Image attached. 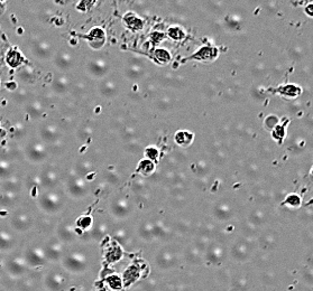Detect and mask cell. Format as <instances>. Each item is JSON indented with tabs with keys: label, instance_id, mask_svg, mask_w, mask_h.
Segmentation results:
<instances>
[{
	"label": "cell",
	"instance_id": "4",
	"mask_svg": "<svg viewBox=\"0 0 313 291\" xmlns=\"http://www.w3.org/2000/svg\"><path fill=\"white\" fill-rule=\"evenodd\" d=\"M27 268H28V264L24 258V254L11 255L10 258H8V260L5 262L6 272L12 278V279L19 280L20 278H23L25 275H26Z\"/></svg>",
	"mask_w": 313,
	"mask_h": 291
},
{
	"label": "cell",
	"instance_id": "12",
	"mask_svg": "<svg viewBox=\"0 0 313 291\" xmlns=\"http://www.w3.org/2000/svg\"><path fill=\"white\" fill-rule=\"evenodd\" d=\"M174 139H175V143H177L179 146H181L182 148H188V147H190L192 141H193L194 135L188 131L181 130L175 134Z\"/></svg>",
	"mask_w": 313,
	"mask_h": 291
},
{
	"label": "cell",
	"instance_id": "16",
	"mask_svg": "<svg viewBox=\"0 0 313 291\" xmlns=\"http://www.w3.org/2000/svg\"><path fill=\"white\" fill-rule=\"evenodd\" d=\"M278 92H280L282 96H285L289 97H297L301 94V89L297 87V85L290 84V85H285V87L282 88L281 90H278Z\"/></svg>",
	"mask_w": 313,
	"mask_h": 291
},
{
	"label": "cell",
	"instance_id": "11",
	"mask_svg": "<svg viewBox=\"0 0 313 291\" xmlns=\"http://www.w3.org/2000/svg\"><path fill=\"white\" fill-rule=\"evenodd\" d=\"M88 40L93 48H100L105 42V33L100 28H94L90 32Z\"/></svg>",
	"mask_w": 313,
	"mask_h": 291
},
{
	"label": "cell",
	"instance_id": "26",
	"mask_svg": "<svg viewBox=\"0 0 313 291\" xmlns=\"http://www.w3.org/2000/svg\"><path fill=\"white\" fill-rule=\"evenodd\" d=\"M16 291H18V290H16Z\"/></svg>",
	"mask_w": 313,
	"mask_h": 291
},
{
	"label": "cell",
	"instance_id": "6",
	"mask_svg": "<svg viewBox=\"0 0 313 291\" xmlns=\"http://www.w3.org/2000/svg\"><path fill=\"white\" fill-rule=\"evenodd\" d=\"M28 267H40L46 262L44 247H31L24 255Z\"/></svg>",
	"mask_w": 313,
	"mask_h": 291
},
{
	"label": "cell",
	"instance_id": "1",
	"mask_svg": "<svg viewBox=\"0 0 313 291\" xmlns=\"http://www.w3.org/2000/svg\"><path fill=\"white\" fill-rule=\"evenodd\" d=\"M229 291H255L257 288V269L248 265H238L229 269Z\"/></svg>",
	"mask_w": 313,
	"mask_h": 291
},
{
	"label": "cell",
	"instance_id": "14",
	"mask_svg": "<svg viewBox=\"0 0 313 291\" xmlns=\"http://www.w3.org/2000/svg\"><path fill=\"white\" fill-rule=\"evenodd\" d=\"M155 170V164L153 161L148 160V159H144L139 162L138 165V172L144 175V176H149L152 175Z\"/></svg>",
	"mask_w": 313,
	"mask_h": 291
},
{
	"label": "cell",
	"instance_id": "18",
	"mask_svg": "<svg viewBox=\"0 0 313 291\" xmlns=\"http://www.w3.org/2000/svg\"><path fill=\"white\" fill-rule=\"evenodd\" d=\"M7 61L9 63L10 66L15 67L17 65H19V64L24 61V57L21 56L20 53L16 52V50H10V52L8 53Z\"/></svg>",
	"mask_w": 313,
	"mask_h": 291
},
{
	"label": "cell",
	"instance_id": "2",
	"mask_svg": "<svg viewBox=\"0 0 313 291\" xmlns=\"http://www.w3.org/2000/svg\"><path fill=\"white\" fill-rule=\"evenodd\" d=\"M70 277L65 270L54 268L47 271L43 278V285L47 291H66Z\"/></svg>",
	"mask_w": 313,
	"mask_h": 291
},
{
	"label": "cell",
	"instance_id": "24",
	"mask_svg": "<svg viewBox=\"0 0 313 291\" xmlns=\"http://www.w3.org/2000/svg\"><path fill=\"white\" fill-rule=\"evenodd\" d=\"M306 14L310 17H313V2L309 3V5L306 7Z\"/></svg>",
	"mask_w": 313,
	"mask_h": 291
},
{
	"label": "cell",
	"instance_id": "25",
	"mask_svg": "<svg viewBox=\"0 0 313 291\" xmlns=\"http://www.w3.org/2000/svg\"><path fill=\"white\" fill-rule=\"evenodd\" d=\"M0 273H1V268H0Z\"/></svg>",
	"mask_w": 313,
	"mask_h": 291
},
{
	"label": "cell",
	"instance_id": "23",
	"mask_svg": "<svg viewBox=\"0 0 313 291\" xmlns=\"http://www.w3.org/2000/svg\"><path fill=\"white\" fill-rule=\"evenodd\" d=\"M91 224H92V218L91 217H82V218H80V220L78 221V226H80V228H82V229H89L90 226H91Z\"/></svg>",
	"mask_w": 313,
	"mask_h": 291
},
{
	"label": "cell",
	"instance_id": "21",
	"mask_svg": "<svg viewBox=\"0 0 313 291\" xmlns=\"http://www.w3.org/2000/svg\"><path fill=\"white\" fill-rule=\"evenodd\" d=\"M145 155H146L148 160H151L154 162L158 159L160 151H158L157 149L154 148V147H148V148H146V150H145Z\"/></svg>",
	"mask_w": 313,
	"mask_h": 291
},
{
	"label": "cell",
	"instance_id": "15",
	"mask_svg": "<svg viewBox=\"0 0 313 291\" xmlns=\"http://www.w3.org/2000/svg\"><path fill=\"white\" fill-rule=\"evenodd\" d=\"M125 23L129 28H132V31H138V29L143 28V21H141L138 17L135 16L134 14H128L125 16Z\"/></svg>",
	"mask_w": 313,
	"mask_h": 291
},
{
	"label": "cell",
	"instance_id": "5",
	"mask_svg": "<svg viewBox=\"0 0 313 291\" xmlns=\"http://www.w3.org/2000/svg\"><path fill=\"white\" fill-rule=\"evenodd\" d=\"M218 56H219V50H218L217 47L202 46L190 58H193L195 61H200L203 63H211L216 61Z\"/></svg>",
	"mask_w": 313,
	"mask_h": 291
},
{
	"label": "cell",
	"instance_id": "20",
	"mask_svg": "<svg viewBox=\"0 0 313 291\" xmlns=\"http://www.w3.org/2000/svg\"><path fill=\"white\" fill-rule=\"evenodd\" d=\"M284 204L290 205V207H299L301 205V198L297 194H291L286 197Z\"/></svg>",
	"mask_w": 313,
	"mask_h": 291
},
{
	"label": "cell",
	"instance_id": "9",
	"mask_svg": "<svg viewBox=\"0 0 313 291\" xmlns=\"http://www.w3.org/2000/svg\"><path fill=\"white\" fill-rule=\"evenodd\" d=\"M40 284V279L34 276H24L17 282V289L18 291H36Z\"/></svg>",
	"mask_w": 313,
	"mask_h": 291
},
{
	"label": "cell",
	"instance_id": "17",
	"mask_svg": "<svg viewBox=\"0 0 313 291\" xmlns=\"http://www.w3.org/2000/svg\"><path fill=\"white\" fill-rule=\"evenodd\" d=\"M167 35H169L174 41H182L186 37L187 33L181 26H172L167 31Z\"/></svg>",
	"mask_w": 313,
	"mask_h": 291
},
{
	"label": "cell",
	"instance_id": "7",
	"mask_svg": "<svg viewBox=\"0 0 313 291\" xmlns=\"http://www.w3.org/2000/svg\"><path fill=\"white\" fill-rule=\"evenodd\" d=\"M180 291H209L202 282V275H196L194 278H184V285Z\"/></svg>",
	"mask_w": 313,
	"mask_h": 291
},
{
	"label": "cell",
	"instance_id": "3",
	"mask_svg": "<svg viewBox=\"0 0 313 291\" xmlns=\"http://www.w3.org/2000/svg\"><path fill=\"white\" fill-rule=\"evenodd\" d=\"M88 264V256H85L82 252L75 251H72L70 254L64 256L62 262L63 268H65L64 270L67 273H82L87 270Z\"/></svg>",
	"mask_w": 313,
	"mask_h": 291
},
{
	"label": "cell",
	"instance_id": "22",
	"mask_svg": "<svg viewBox=\"0 0 313 291\" xmlns=\"http://www.w3.org/2000/svg\"><path fill=\"white\" fill-rule=\"evenodd\" d=\"M285 291H313V289L308 288V287L301 285V284H300V282L295 281L294 284L291 285Z\"/></svg>",
	"mask_w": 313,
	"mask_h": 291
},
{
	"label": "cell",
	"instance_id": "8",
	"mask_svg": "<svg viewBox=\"0 0 313 291\" xmlns=\"http://www.w3.org/2000/svg\"><path fill=\"white\" fill-rule=\"evenodd\" d=\"M45 251V258L46 261H57L61 258L63 254V249L61 243L59 241H52L49 242L44 247Z\"/></svg>",
	"mask_w": 313,
	"mask_h": 291
},
{
	"label": "cell",
	"instance_id": "10",
	"mask_svg": "<svg viewBox=\"0 0 313 291\" xmlns=\"http://www.w3.org/2000/svg\"><path fill=\"white\" fill-rule=\"evenodd\" d=\"M295 281L300 282V284L308 287V288L313 289V268L307 267V265L301 268V270L297 273Z\"/></svg>",
	"mask_w": 313,
	"mask_h": 291
},
{
	"label": "cell",
	"instance_id": "19",
	"mask_svg": "<svg viewBox=\"0 0 313 291\" xmlns=\"http://www.w3.org/2000/svg\"><path fill=\"white\" fill-rule=\"evenodd\" d=\"M155 56L157 58V61L160 62L161 64H165V63H169L170 59H171V55L170 53L167 52L166 49L164 48H158L155 50Z\"/></svg>",
	"mask_w": 313,
	"mask_h": 291
},
{
	"label": "cell",
	"instance_id": "13",
	"mask_svg": "<svg viewBox=\"0 0 313 291\" xmlns=\"http://www.w3.org/2000/svg\"><path fill=\"white\" fill-rule=\"evenodd\" d=\"M161 285H162V280H160L158 278H155V277H151L141 282L138 287V289L139 291H160Z\"/></svg>",
	"mask_w": 313,
	"mask_h": 291
}]
</instances>
